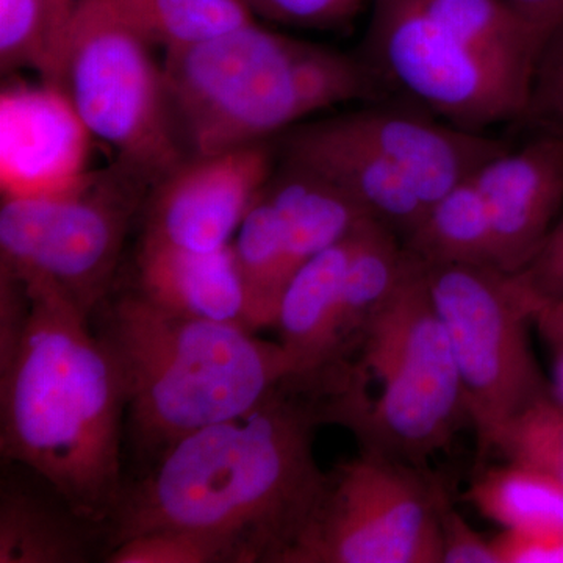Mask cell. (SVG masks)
<instances>
[{"label":"cell","instance_id":"obj_31","mask_svg":"<svg viewBox=\"0 0 563 563\" xmlns=\"http://www.w3.org/2000/svg\"><path fill=\"white\" fill-rule=\"evenodd\" d=\"M492 543L499 563H563V531H504Z\"/></svg>","mask_w":563,"mask_h":563},{"label":"cell","instance_id":"obj_2","mask_svg":"<svg viewBox=\"0 0 563 563\" xmlns=\"http://www.w3.org/2000/svg\"><path fill=\"white\" fill-rule=\"evenodd\" d=\"M22 282L31 314L0 368V450L107 532L124 492L120 373L90 317L47 282Z\"/></svg>","mask_w":563,"mask_h":563},{"label":"cell","instance_id":"obj_30","mask_svg":"<svg viewBox=\"0 0 563 563\" xmlns=\"http://www.w3.org/2000/svg\"><path fill=\"white\" fill-rule=\"evenodd\" d=\"M31 314V296L20 277L0 268V368L20 347Z\"/></svg>","mask_w":563,"mask_h":563},{"label":"cell","instance_id":"obj_29","mask_svg":"<svg viewBox=\"0 0 563 563\" xmlns=\"http://www.w3.org/2000/svg\"><path fill=\"white\" fill-rule=\"evenodd\" d=\"M254 16L306 29H332L354 20L373 0H244Z\"/></svg>","mask_w":563,"mask_h":563},{"label":"cell","instance_id":"obj_33","mask_svg":"<svg viewBox=\"0 0 563 563\" xmlns=\"http://www.w3.org/2000/svg\"><path fill=\"white\" fill-rule=\"evenodd\" d=\"M521 272L542 301L563 299V214L548 233L542 250Z\"/></svg>","mask_w":563,"mask_h":563},{"label":"cell","instance_id":"obj_13","mask_svg":"<svg viewBox=\"0 0 563 563\" xmlns=\"http://www.w3.org/2000/svg\"><path fill=\"white\" fill-rule=\"evenodd\" d=\"M472 180L490 217L495 266L528 268L563 206V139L542 133L518 151H504Z\"/></svg>","mask_w":563,"mask_h":563},{"label":"cell","instance_id":"obj_8","mask_svg":"<svg viewBox=\"0 0 563 563\" xmlns=\"http://www.w3.org/2000/svg\"><path fill=\"white\" fill-rule=\"evenodd\" d=\"M150 185L120 165L69 190L3 198L0 268L43 280L91 317L106 301L133 213Z\"/></svg>","mask_w":563,"mask_h":563},{"label":"cell","instance_id":"obj_1","mask_svg":"<svg viewBox=\"0 0 563 563\" xmlns=\"http://www.w3.org/2000/svg\"><path fill=\"white\" fill-rule=\"evenodd\" d=\"M322 422L313 393L291 377L242 417L190 433L124 487L107 526L111 548L187 529L231 543L240 563H284L328 487L313 453Z\"/></svg>","mask_w":563,"mask_h":563},{"label":"cell","instance_id":"obj_32","mask_svg":"<svg viewBox=\"0 0 563 563\" xmlns=\"http://www.w3.org/2000/svg\"><path fill=\"white\" fill-rule=\"evenodd\" d=\"M442 563H499L493 543L448 504L442 514Z\"/></svg>","mask_w":563,"mask_h":563},{"label":"cell","instance_id":"obj_36","mask_svg":"<svg viewBox=\"0 0 563 563\" xmlns=\"http://www.w3.org/2000/svg\"><path fill=\"white\" fill-rule=\"evenodd\" d=\"M62 9L74 11L76 10L77 0H55Z\"/></svg>","mask_w":563,"mask_h":563},{"label":"cell","instance_id":"obj_16","mask_svg":"<svg viewBox=\"0 0 563 563\" xmlns=\"http://www.w3.org/2000/svg\"><path fill=\"white\" fill-rule=\"evenodd\" d=\"M136 263V290L163 309L247 328L246 291L232 244L192 252L141 242Z\"/></svg>","mask_w":563,"mask_h":563},{"label":"cell","instance_id":"obj_26","mask_svg":"<svg viewBox=\"0 0 563 563\" xmlns=\"http://www.w3.org/2000/svg\"><path fill=\"white\" fill-rule=\"evenodd\" d=\"M493 451L563 484V404L548 395L504 426Z\"/></svg>","mask_w":563,"mask_h":563},{"label":"cell","instance_id":"obj_20","mask_svg":"<svg viewBox=\"0 0 563 563\" xmlns=\"http://www.w3.org/2000/svg\"><path fill=\"white\" fill-rule=\"evenodd\" d=\"M232 250L246 291L247 328L276 325L282 296L295 272L285 222L265 188L247 210Z\"/></svg>","mask_w":563,"mask_h":563},{"label":"cell","instance_id":"obj_27","mask_svg":"<svg viewBox=\"0 0 563 563\" xmlns=\"http://www.w3.org/2000/svg\"><path fill=\"white\" fill-rule=\"evenodd\" d=\"M110 563H240L235 548L220 537L157 529L133 536L107 554Z\"/></svg>","mask_w":563,"mask_h":563},{"label":"cell","instance_id":"obj_6","mask_svg":"<svg viewBox=\"0 0 563 563\" xmlns=\"http://www.w3.org/2000/svg\"><path fill=\"white\" fill-rule=\"evenodd\" d=\"M421 263L433 306L450 336L476 432L477 462L484 465L504 426L551 395L529 343V325L544 301L523 272L470 263Z\"/></svg>","mask_w":563,"mask_h":563},{"label":"cell","instance_id":"obj_34","mask_svg":"<svg viewBox=\"0 0 563 563\" xmlns=\"http://www.w3.org/2000/svg\"><path fill=\"white\" fill-rule=\"evenodd\" d=\"M533 324L547 344L553 363L551 396L563 404V299L542 302L533 314Z\"/></svg>","mask_w":563,"mask_h":563},{"label":"cell","instance_id":"obj_4","mask_svg":"<svg viewBox=\"0 0 563 563\" xmlns=\"http://www.w3.org/2000/svg\"><path fill=\"white\" fill-rule=\"evenodd\" d=\"M162 65L190 155L265 143L318 111L379 101L384 92L363 58L268 31L257 21L165 52Z\"/></svg>","mask_w":563,"mask_h":563},{"label":"cell","instance_id":"obj_12","mask_svg":"<svg viewBox=\"0 0 563 563\" xmlns=\"http://www.w3.org/2000/svg\"><path fill=\"white\" fill-rule=\"evenodd\" d=\"M92 139L66 96L49 84L7 88L0 99V181L3 198L69 190L88 176Z\"/></svg>","mask_w":563,"mask_h":563},{"label":"cell","instance_id":"obj_7","mask_svg":"<svg viewBox=\"0 0 563 563\" xmlns=\"http://www.w3.org/2000/svg\"><path fill=\"white\" fill-rule=\"evenodd\" d=\"M152 49L99 0H77L52 84L92 139L150 187L190 157Z\"/></svg>","mask_w":563,"mask_h":563},{"label":"cell","instance_id":"obj_18","mask_svg":"<svg viewBox=\"0 0 563 563\" xmlns=\"http://www.w3.org/2000/svg\"><path fill=\"white\" fill-rule=\"evenodd\" d=\"M103 532L20 483L3 479L0 495V563H81Z\"/></svg>","mask_w":563,"mask_h":563},{"label":"cell","instance_id":"obj_3","mask_svg":"<svg viewBox=\"0 0 563 563\" xmlns=\"http://www.w3.org/2000/svg\"><path fill=\"white\" fill-rule=\"evenodd\" d=\"M101 306L96 333L120 373L141 459L158 461L190 433L242 417L298 374L282 343L242 324L172 312L136 288Z\"/></svg>","mask_w":563,"mask_h":563},{"label":"cell","instance_id":"obj_24","mask_svg":"<svg viewBox=\"0 0 563 563\" xmlns=\"http://www.w3.org/2000/svg\"><path fill=\"white\" fill-rule=\"evenodd\" d=\"M468 499L504 531H563V484L532 466L509 462L485 470Z\"/></svg>","mask_w":563,"mask_h":563},{"label":"cell","instance_id":"obj_14","mask_svg":"<svg viewBox=\"0 0 563 563\" xmlns=\"http://www.w3.org/2000/svg\"><path fill=\"white\" fill-rule=\"evenodd\" d=\"M329 120L344 135L373 147L395 165L428 209L485 162L507 151L484 133L406 110L372 107Z\"/></svg>","mask_w":563,"mask_h":563},{"label":"cell","instance_id":"obj_17","mask_svg":"<svg viewBox=\"0 0 563 563\" xmlns=\"http://www.w3.org/2000/svg\"><path fill=\"white\" fill-rule=\"evenodd\" d=\"M354 232L307 262L282 296L276 325L299 379L320 373L339 354L340 306Z\"/></svg>","mask_w":563,"mask_h":563},{"label":"cell","instance_id":"obj_11","mask_svg":"<svg viewBox=\"0 0 563 563\" xmlns=\"http://www.w3.org/2000/svg\"><path fill=\"white\" fill-rule=\"evenodd\" d=\"M274 158L269 141L185 158L152 185L141 242L192 252L229 246L272 179Z\"/></svg>","mask_w":563,"mask_h":563},{"label":"cell","instance_id":"obj_21","mask_svg":"<svg viewBox=\"0 0 563 563\" xmlns=\"http://www.w3.org/2000/svg\"><path fill=\"white\" fill-rule=\"evenodd\" d=\"M407 262L402 240L379 221L369 218L355 229L340 306L336 358L350 351L365 322L387 301Z\"/></svg>","mask_w":563,"mask_h":563},{"label":"cell","instance_id":"obj_10","mask_svg":"<svg viewBox=\"0 0 563 563\" xmlns=\"http://www.w3.org/2000/svg\"><path fill=\"white\" fill-rule=\"evenodd\" d=\"M363 62L380 85L465 131L523 121L529 90L463 43L418 0H373Z\"/></svg>","mask_w":563,"mask_h":563},{"label":"cell","instance_id":"obj_5","mask_svg":"<svg viewBox=\"0 0 563 563\" xmlns=\"http://www.w3.org/2000/svg\"><path fill=\"white\" fill-rule=\"evenodd\" d=\"M368 383L379 391L342 422L362 450L421 468L470 422L450 336L410 252L401 280L350 351L312 377L314 391Z\"/></svg>","mask_w":563,"mask_h":563},{"label":"cell","instance_id":"obj_19","mask_svg":"<svg viewBox=\"0 0 563 563\" xmlns=\"http://www.w3.org/2000/svg\"><path fill=\"white\" fill-rule=\"evenodd\" d=\"M472 49L531 90L543 38L507 0H418Z\"/></svg>","mask_w":563,"mask_h":563},{"label":"cell","instance_id":"obj_35","mask_svg":"<svg viewBox=\"0 0 563 563\" xmlns=\"http://www.w3.org/2000/svg\"><path fill=\"white\" fill-rule=\"evenodd\" d=\"M529 24L547 38L563 21V0H507Z\"/></svg>","mask_w":563,"mask_h":563},{"label":"cell","instance_id":"obj_9","mask_svg":"<svg viewBox=\"0 0 563 563\" xmlns=\"http://www.w3.org/2000/svg\"><path fill=\"white\" fill-rule=\"evenodd\" d=\"M420 470L365 450L336 466L284 563H442L446 493Z\"/></svg>","mask_w":563,"mask_h":563},{"label":"cell","instance_id":"obj_28","mask_svg":"<svg viewBox=\"0 0 563 563\" xmlns=\"http://www.w3.org/2000/svg\"><path fill=\"white\" fill-rule=\"evenodd\" d=\"M523 121L563 139V21L544 38Z\"/></svg>","mask_w":563,"mask_h":563},{"label":"cell","instance_id":"obj_23","mask_svg":"<svg viewBox=\"0 0 563 563\" xmlns=\"http://www.w3.org/2000/svg\"><path fill=\"white\" fill-rule=\"evenodd\" d=\"M402 243L424 263L495 266L490 217L472 176L429 206Z\"/></svg>","mask_w":563,"mask_h":563},{"label":"cell","instance_id":"obj_25","mask_svg":"<svg viewBox=\"0 0 563 563\" xmlns=\"http://www.w3.org/2000/svg\"><path fill=\"white\" fill-rule=\"evenodd\" d=\"M73 16L55 0H0L2 73L29 68L54 84Z\"/></svg>","mask_w":563,"mask_h":563},{"label":"cell","instance_id":"obj_15","mask_svg":"<svg viewBox=\"0 0 563 563\" xmlns=\"http://www.w3.org/2000/svg\"><path fill=\"white\" fill-rule=\"evenodd\" d=\"M279 154L282 162L331 181L402 242L428 210L395 165L373 147L344 135L329 118L303 122L282 133Z\"/></svg>","mask_w":563,"mask_h":563},{"label":"cell","instance_id":"obj_22","mask_svg":"<svg viewBox=\"0 0 563 563\" xmlns=\"http://www.w3.org/2000/svg\"><path fill=\"white\" fill-rule=\"evenodd\" d=\"M152 47L180 49L255 21L244 0H99Z\"/></svg>","mask_w":563,"mask_h":563}]
</instances>
